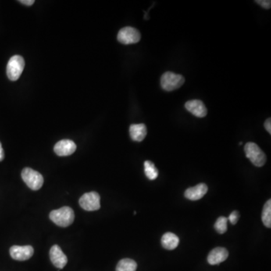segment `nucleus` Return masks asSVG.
<instances>
[{
	"instance_id": "1",
	"label": "nucleus",
	"mask_w": 271,
	"mask_h": 271,
	"mask_svg": "<svg viewBox=\"0 0 271 271\" xmlns=\"http://www.w3.org/2000/svg\"><path fill=\"white\" fill-rule=\"evenodd\" d=\"M50 219L60 227L66 228L74 222V211L69 207H63L61 209L51 211Z\"/></svg>"
},
{
	"instance_id": "2",
	"label": "nucleus",
	"mask_w": 271,
	"mask_h": 271,
	"mask_svg": "<svg viewBox=\"0 0 271 271\" xmlns=\"http://www.w3.org/2000/svg\"><path fill=\"white\" fill-rule=\"evenodd\" d=\"M244 151L247 158H249L255 167H261L265 165L267 161L266 155L258 145L251 142L247 143L244 148Z\"/></svg>"
},
{
	"instance_id": "3",
	"label": "nucleus",
	"mask_w": 271,
	"mask_h": 271,
	"mask_svg": "<svg viewBox=\"0 0 271 271\" xmlns=\"http://www.w3.org/2000/svg\"><path fill=\"white\" fill-rule=\"evenodd\" d=\"M21 177L26 186L33 191L40 190L44 183L42 175L31 168H24L22 170Z\"/></svg>"
},
{
	"instance_id": "4",
	"label": "nucleus",
	"mask_w": 271,
	"mask_h": 271,
	"mask_svg": "<svg viewBox=\"0 0 271 271\" xmlns=\"http://www.w3.org/2000/svg\"><path fill=\"white\" fill-rule=\"evenodd\" d=\"M184 83V77L182 75L176 74L174 72H167L161 76V87L167 91H172L179 89Z\"/></svg>"
},
{
	"instance_id": "5",
	"label": "nucleus",
	"mask_w": 271,
	"mask_h": 271,
	"mask_svg": "<svg viewBox=\"0 0 271 271\" xmlns=\"http://www.w3.org/2000/svg\"><path fill=\"white\" fill-rule=\"evenodd\" d=\"M25 62L20 55L12 57L7 65V76L11 81L18 80L24 69Z\"/></svg>"
},
{
	"instance_id": "6",
	"label": "nucleus",
	"mask_w": 271,
	"mask_h": 271,
	"mask_svg": "<svg viewBox=\"0 0 271 271\" xmlns=\"http://www.w3.org/2000/svg\"><path fill=\"white\" fill-rule=\"evenodd\" d=\"M79 204L84 210H98L101 208V196L95 191L86 193L79 199Z\"/></svg>"
},
{
	"instance_id": "7",
	"label": "nucleus",
	"mask_w": 271,
	"mask_h": 271,
	"mask_svg": "<svg viewBox=\"0 0 271 271\" xmlns=\"http://www.w3.org/2000/svg\"><path fill=\"white\" fill-rule=\"evenodd\" d=\"M117 39L122 44H135L140 42L141 35L137 29L131 26H126L119 32Z\"/></svg>"
},
{
	"instance_id": "8",
	"label": "nucleus",
	"mask_w": 271,
	"mask_h": 271,
	"mask_svg": "<svg viewBox=\"0 0 271 271\" xmlns=\"http://www.w3.org/2000/svg\"><path fill=\"white\" fill-rule=\"evenodd\" d=\"M10 255L13 259L17 261H26L33 255L34 250L31 246H13L11 247Z\"/></svg>"
},
{
	"instance_id": "9",
	"label": "nucleus",
	"mask_w": 271,
	"mask_h": 271,
	"mask_svg": "<svg viewBox=\"0 0 271 271\" xmlns=\"http://www.w3.org/2000/svg\"><path fill=\"white\" fill-rule=\"evenodd\" d=\"M49 255L53 265L58 269H63L67 264V257L58 245L51 247Z\"/></svg>"
},
{
	"instance_id": "10",
	"label": "nucleus",
	"mask_w": 271,
	"mask_h": 271,
	"mask_svg": "<svg viewBox=\"0 0 271 271\" xmlns=\"http://www.w3.org/2000/svg\"><path fill=\"white\" fill-rule=\"evenodd\" d=\"M54 152L58 156H69L76 151V145L69 140H63L54 146Z\"/></svg>"
},
{
	"instance_id": "11",
	"label": "nucleus",
	"mask_w": 271,
	"mask_h": 271,
	"mask_svg": "<svg viewBox=\"0 0 271 271\" xmlns=\"http://www.w3.org/2000/svg\"><path fill=\"white\" fill-rule=\"evenodd\" d=\"M229 257V251L223 247H217L209 252L207 261L211 265H219Z\"/></svg>"
},
{
	"instance_id": "12",
	"label": "nucleus",
	"mask_w": 271,
	"mask_h": 271,
	"mask_svg": "<svg viewBox=\"0 0 271 271\" xmlns=\"http://www.w3.org/2000/svg\"><path fill=\"white\" fill-rule=\"evenodd\" d=\"M189 112L198 118H204L207 115V109L204 103L199 100H192L188 101L185 105Z\"/></svg>"
},
{
	"instance_id": "13",
	"label": "nucleus",
	"mask_w": 271,
	"mask_h": 271,
	"mask_svg": "<svg viewBox=\"0 0 271 271\" xmlns=\"http://www.w3.org/2000/svg\"><path fill=\"white\" fill-rule=\"evenodd\" d=\"M208 191V187L204 183H200L193 188H189L185 192V197L190 201H198L202 198Z\"/></svg>"
},
{
	"instance_id": "14",
	"label": "nucleus",
	"mask_w": 271,
	"mask_h": 271,
	"mask_svg": "<svg viewBox=\"0 0 271 271\" xmlns=\"http://www.w3.org/2000/svg\"><path fill=\"white\" fill-rule=\"evenodd\" d=\"M130 136L133 141L142 142L146 137L147 128L144 124L130 125Z\"/></svg>"
},
{
	"instance_id": "15",
	"label": "nucleus",
	"mask_w": 271,
	"mask_h": 271,
	"mask_svg": "<svg viewBox=\"0 0 271 271\" xmlns=\"http://www.w3.org/2000/svg\"><path fill=\"white\" fill-rule=\"evenodd\" d=\"M179 243V238L171 232H167L163 235L161 238V244L164 248L167 250H173L178 247Z\"/></svg>"
},
{
	"instance_id": "16",
	"label": "nucleus",
	"mask_w": 271,
	"mask_h": 271,
	"mask_svg": "<svg viewBox=\"0 0 271 271\" xmlns=\"http://www.w3.org/2000/svg\"><path fill=\"white\" fill-rule=\"evenodd\" d=\"M137 264L136 261L130 258L121 260L116 267V271H136Z\"/></svg>"
},
{
	"instance_id": "17",
	"label": "nucleus",
	"mask_w": 271,
	"mask_h": 271,
	"mask_svg": "<svg viewBox=\"0 0 271 271\" xmlns=\"http://www.w3.org/2000/svg\"><path fill=\"white\" fill-rule=\"evenodd\" d=\"M144 169L145 174L150 180H155L158 178V170L151 161H145Z\"/></svg>"
},
{
	"instance_id": "18",
	"label": "nucleus",
	"mask_w": 271,
	"mask_h": 271,
	"mask_svg": "<svg viewBox=\"0 0 271 271\" xmlns=\"http://www.w3.org/2000/svg\"><path fill=\"white\" fill-rule=\"evenodd\" d=\"M261 220L265 225V227L271 229V200H268L264 207L262 215H261Z\"/></svg>"
},
{
	"instance_id": "19",
	"label": "nucleus",
	"mask_w": 271,
	"mask_h": 271,
	"mask_svg": "<svg viewBox=\"0 0 271 271\" xmlns=\"http://www.w3.org/2000/svg\"><path fill=\"white\" fill-rule=\"evenodd\" d=\"M228 221H229V219L226 217H219V219H217L216 222H215V225H214L215 230L220 234L225 233L228 230Z\"/></svg>"
},
{
	"instance_id": "20",
	"label": "nucleus",
	"mask_w": 271,
	"mask_h": 271,
	"mask_svg": "<svg viewBox=\"0 0 271 271\" xmlns=\"http://www.w3.org/2000/svg\"><path fill=\"white\" fill-rule=\"evenodd\" d=\"M239 217H240L239 212H237V211H233V212H232L230 215H229V219H228L230 221L232 225H236L237 222H238Z\"/></svg>"
},
{
	"instance_id": "21",
	"label": "nucleus",
	"mask_w": 271,
	"mask_h": 271,
	"mask_svg": "<svg viewBox=\"0 0 271 271\" xmlns=\"http://www.w3.org/2000/svg\"><path fill=\"white\" fill-rule=\"evenodd\" d=\"M257 4L261 5L262 8H265V9H270L271 7V1L270 0H256L255 1Z\"/></svg>"
},
{
	"instance_id": "22",
	"label": "nucleus",
	"mask_w": 271,
	"mask_h": 271,
	"mask_svg": "<svg viewBox=\"0 0 271 271\" xmlns=\"http://www.w3.org/2000/svg\"><path fill=\"white\" fill-rule=\"evenodd\" d=\"M265 129H266L267 131L268 132V133H270V134H271V119H268L266 120V122H265Z\"/></svg>"
},
{
	"instance_id": "23",
	"label": "nucleus",
	"mask_w": 271,
	"mask_h": 271,
	"mask_svg": "<svg viewBox=\"0 0 271 271\" xmlns=\"http://www.w3.org/2000/svg\"><path fill=\"white\" fill-rule=\"evenodd\" d=\"M19 2H20L21 3L23 4V5L30 6V5H33L35 1L34 0H21Z\"/></svg>"
},
{
	"instance_id": "24",
	"label": "nucleus",
	"mask_w": 271,
	"mask_h": 271,
	"mask_svg": "<svg viewBox=\"0 0 271 271\" xmlns=\"http://www.w3.org/2000/svg\"><path fill=\"white\" fill-rule=\"evenodd\" d=\"M5 158V153H4L3 148H2V144L0 143V161H2Z\"/></svg>"
}]
</instances>
